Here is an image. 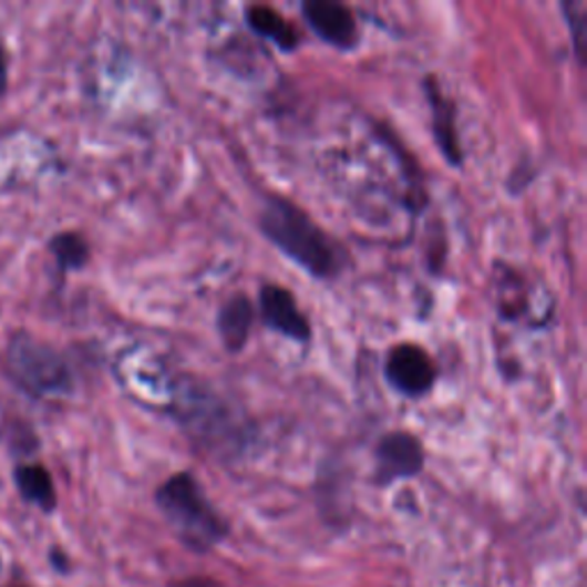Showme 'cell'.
I'll return each instance as SVG.
<instances>
[{"instance_id":"obj_1","label":"cell","mask_w":587,"mask_h":587,"mask_svg":"<svg viewBox=\"0 0 587 587\" xmlns=\"http://www.w3.org/2000/svg\"><path fill=\"white\" fill-rule=\"evenodd\" d=\"M259 230L294 265L317 280L336 278L347 262L340 244L326 235L303 209L285 198L267 200L259 214Z\"/></svg>"},{"instance_id":"obj_2","label":"cell","mask_w":587,"mask_h":587,"mask_svg":"<svg viewBox=\"0 0 587 587\" xmlns=\"http://www.w3.org/2000/svg\"><path fill=\"white\" fill-rule=\"evenodd\" d=\"M156 505L177 539L195 553L212 550L230 533L225 516L190 473H177L163 482L156 492Z\"/></svg>"},{"instance_id":"obj_3","label":"cell","mask_w":587,"mask_h":587,"mask_svg":"<svg viewBox=\"0 0 587 587\" xmlns=\"http://www.w3.org/2000/svg\"><path fill=\"white\" fill-rule=\"evenodd\" d=\"M8 363L19 383L28 388L32 395H68L74 385L64 358L53 347L23 331L14 333L8 344Z\"/></svg>"},{"instance_id":"obj_4","label":"cell","mask_w":587,"mask_h":587,"mask_svg":"<svg viewBox=\"0 0 587 587\" xmlns=\"http://www.w3.org/2000/svg\"><path fill=\"white\" fill-rule=\"evenodd\" d=\"M383 374L390 388L411 400L428 395L436 383V368L432 363L430 353L422 347L409 342L398 344L388 351Z\"/></svg>"},{"instance_id":"obj_5","label":"cell","mask_w":587,"mask_h":587,"mask_svg":"<svg viewBox=\"0 0 587 587\" xmlns=\"http://www.w3.org/2000/svg\"><path fill=\"white\" fill-rule=\"evenodd\" d=\"M374 460V482L379 486H388L422 473V468H425V447L411 432H390L379 441Z\"/></svg>"},{"instance_id":"obj_6","label":"cell","mask_w":587,"mask_h":587,"mask_svg":"<svg viewBox=\"0 0 587 587\" xmlns=\"http://www.w3.org/2000/svg\"><path fill=\"white\" fill-rule=\"evenodd\" d=\"M301 12L321 42L340 51H353L361 42L358 21L344 3H338V0H306Z\"/></svg>"},{"instance_id":"obj_7","label":"cell","mask_w":587,"mask_h":587,"mask_svg":"<svg viewBox=\"0 0 587 587\" xmlns=\"http://www.w3.org/2000/svg\"><path fill=\"white\" fill-rule=\"evenodd\" d=\"M259 315L271 331L294 342H308L312 338L308 317L301 312L294 294L280 285H265L259 291Z\"/></svg>"},{"instance_id":"obj_8","label":"cell","mask_w":587,"mask_h":587,"mask_svg":"<svg viewBox=\"0 0 587 587\" xmlns=\"http://www.w3.org/2000/svg\"><path fill=\"white\" fill-rule=\"evenodd\" d=\"M428 100L432 104V120H434V138L443 156L452 168H462L464 154L460 145V136H456V111L454 104L443 94L434 76L425 79Z\"/></svg>"},{"instance_id":"obj_9","label":"cell","mask_w":587,"mask_h":587,"mask_svg":"<svg viewBox=\"0 0 587 587\" xmlns=\"http://www.w3.org/2000/svg\"><path fill=\"white\" fill-rule=\"evenodd\" d=\"M255 321V306L244 294H235L233 299H227L218 310V336L227 351H241L248 342L250 329Z\"/></svg>"},{"instance_id":"obj_10","label":"cell","mask_w":587,"mask_h":587,"mask_svg":"<svg viewBox=\"0 0 587 587\" xmlns=\"http://www.w3.org/2000/svg\"><path fill=\"white\" fill-rule=\"evenodd\" d=\"M246 23L250 25L253 32L262 35L271 44H276L280 51L289 53L301 44L299 30L269 6H250L246 10Z\"/></svg>"},{"instance_id":"obj_11","label":"cell","mask_w":587,"mask_h":587,"mask_svg":"<svg viewBox=\"0 0 587 587\" xmlns=\"http://www.w3.org/2000/svg\"><path fill=\"white\" fill-rule=\"evenodd\" d=\"M14 482L23 501L38 505L42 512L51 514L58 505L55 496V484L51 480V473L40 464H21L14 471Z\"/></svg>"},{"instance_id":"obj_12","label":"cell","mask_w":587,"mask_h":587,"mask_svg":"<svg viewBox=\"0 0 587 587\" xmlns=\"http://www.w3.org/2000/svg\"><path fill=\"white\" fill-rule=\"evenodd\" d=\"M55 262L62 271H76L83 269L90 259L87 241L76 233H60L49 244Z\"/></svg>"},{"instance_id":"obj_13","label":"cell","mask_w":587,"mask_h":587,"mask_svg":"<svg viewBox=\"0 0 587 587\" xmlns=\"http://www.w3.org/2000/svg\"><path fill=\"white\" fill-rule=\"evenodd\" d=\"M567 25L574 35V47L578 53V60H585V42H587V3L585 0H569V3H563Z\"/></svg>"},{"instance_id":"obj_14","label":"cell","mask_w":587,"mask_h":587,"mask_svg":"<svg viewBox=\"0 0 587 587\" xmlns=\"http://www.w3.org/2000/svg\"><path fill=\"white\" fill-rule=\"evenodd\" d=\"M8 92V55L3 44H0V96Z\"/></svg>"},{"instance_id":"obj_15","label":"cell","mask_w":587,"mask_h":587,"mask_svg":"<svg viewBox=\"0 0 587 587\" xmlns=\"http://www.w3.org/2000/svg\"><path fill=\"white\" fill-rule=\"evenodd\" d=\"M51 565L60 571V574H68L70 571V563L68 556L60 548H51Z\"/></svg>"},{"instance_id":"obj_16","label":"cell","mask_w":587,"mask_h":587,"mask_svg":"<svg viewBox=\"0 0 587 587\" xmlns=\"http://www.w3.org/2000/svg\"><path fill=\"white\" fill-rule=\"evenodd\" d=\"M173 587H218V585L209 578H188V580H179Z\"/></svg>"},{"instance_id":"obj_17","label":"cell","mask_w":587,"mask_h":587,"mask_svg":"<svg viewBox=\"0 0 587 587\" xmlns=\"http://www.w3.org/2000/svg\"><path fill=\"white\" fill-rule=\"evenodd\" d=\"M14 587H17V585H14Z\"/></svg>"}]
</instances>
